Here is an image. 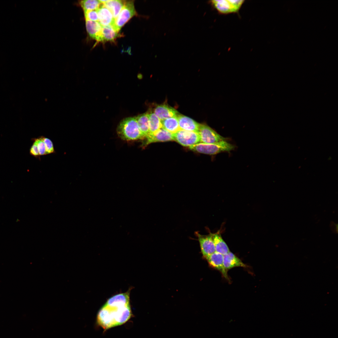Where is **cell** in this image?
Masks as SVG:
<instances>
[{
    "instance_id": "6da1fadb",
    "label": "cell",
    "mask_w": 338,
    "mask_h": 338,
    "mask_svg": "<svg viewBox=\"0 0 338 338\" xmlns=\"http://www.w3.org/2000/svg\"><path fill=\"white\" fill-rule=\"evenodd\" d=\"M131 315L128 291L109 299L98 311L97 320L100 326L107 329L125 323Z\"/></svg>"
},
{
    "instance_id": "7a4b0ae2",
    "label": "cell",
    "mask_w": 338,
    "mask_h": 338,
    "mask_svg": "<svg viewBox=\"0 0 338 338\" xmlns=\"http://www.w3.org/2000/svg\"><path fill=\"white\" fill-rule=\"evenodd\" d=\"M119 137L125 141L144 139L136 117H128L123 120L117 129Z\"/></svg>"
},
{
    "instance_id": "3957f363",
    "label": "cell",
    "mask_w": 338,
    "mask_h": 338,
    "mask_svg": "<svg viewBox=\"0 0 338 338\" xmlns=\"http://www.w3.org/2000/svg\"><path fill=\"white\" fill-rule=\"evenodd\" d=\"M191 150L198 153L214 155L223 152H229L234 150L235 146L226 140L215 143H199L189 147Z\"/></svg>"
},
{
    "instance_id": "277c9868",
    "label": "cell",
    "mask_w": 338,
    "mask_h": 338,
    "mask_svg": "<svg viewBox=\"0 0 338 338\" xmlns=\"http://www.w3.org/2000/svg\"><path fill=\"white\" fill-rule=\"evenodd\" d=\"M245 2L243 0H217L210 1L213 7L221 14L238 13Z\"/></svg>"
},
{
    "instance_id": "5b68a950",
    "label": "cell",
    "mask_w": 338,
    "mask_h": 338,
    "mask_svg": "<svg viewBox=\"0 0 338 338\" xmlns=\"http://www.w3.org/2000/svg\"><path fill=\"white\" fill-rule=\"evenodd\" d=\"M136 14L134 1L125 0L123 8L115 19L113 25L116 29L120 31L121 28Z\"/></svg>"
},
{
    "instance_id": "8992f818",
    "label": "cell",
    "mask_w": 338,
    "mask_h": 338,
    "mask_svg": "<svg viewBox=\"0 0 338 338\" xmlns=\"http://www.w3.org/2000/svg\"><path fill=\"white\" fill-rule=\"evenodd\" d=\"M172 134L173 140L184 146L189 147L200 142L197 132L180 130Z\"/></svg>"
},
{
    "instance_id": "52a82bcc",
    "label": "cell",
    "mask_w": 338,
    "mask_h": 338,
    "mask_svg": "<svg viewBox=\"0 0 338 338\" xmlns=\"http://www.w3.org/2000/svg\"><path fill=\"white\" fill-rule=\"evenodd\" d=\"M198 133L200 137V143H215L226 140V138L205 124H200Z\"/></svg>"
},
{
    "instance_id": "ba28073f",
    "label": "cell",
    "mask_w": 338,
    "mask_h": 338,
    "mask_svg": "<svg viewBox=\"0 0 338 338\" xmlns=\"http://www.w3.org/2000/svg\"><path fill=\"white\" fill-rule=\"evenodd\" d=\"M200 245L201 252L205 258L216 252L212 234L202 235L196 233Z\"/></svg>"
},
{
    "instance_id": "9c48e42d",
    "label": "cell",
    "mask_w": 338,
    "mask_h": 338,
    "mask_svg": "<svg viewBox=\"0 0 338 338\" xmlns=\"http://www.w3.org/2000/svg\"><path fill=\"white\" fill-rule=\"evenodd\" d=\"M144 139L142 146L145 147L152 143L173 141L172 133L161 128L153 134L148 135Z\"/></svg>"
},
{
    "instance_id": "30bf717a",
    "label": "cell",
    "mask_w": 338,
    "mask_h": 338,
    "mask_svg": "<svg viewBox=\"0 0 338 338\" xmlns=\"http://www.w3.org/2000/svg\"><path fill=\"white\" fill-rule=\"evenodd\" d=\"M210 265L213 268L219 271L223 277L228 280L227 270L224 268L223 258V255L215 252L206 258Z\"/></svg>"
},
{
    "instance_id": "8fae6325",
    "label": "cell",
    "mask_w": 338,
    "mask_h": 338,
    "mask_svg": "<svg viewBox=\"0 0 338 338\" xmlns=\"http://www.w3.org/2000/svg\"><path fill=\"white\" fill-rule=\"evenodd\" d=\"M177 118L180 130L198 133L200 124L182 115H178Z\"/></svg>"
},
{
    "instance_id": "7c38bea8",
    "label": "cell",
    "mask_w": 338,
    "mask_h": 338,
    "mask_svg": "<svg viewBox=\"0 0 338 338\" xmlns=\"http://www.w3.org/2000/svg\"><path fill=\"white\" fill-rule=\"evenodd\" d=\"M113 24L102 26L99 42L104 43L107 41L113 42L118 37L120 36Z\"/></svg>"
},
{
    "instance_id": "4fadbf2b",
    "label": "cell",
    "mask_w": 338,
    "mask_h": 338,
    "mask_svg": "<svg viewBox=\"0 0 338 338\" xmlns=\"http://www.w3.org/2000/svg\"><path fill=\"white\" fill-rule=\"evenodd\" d=\"M97 10L98 22L102 26L114 24L115 18L111 12L103 4L101 3Z\"/></svg>"
},
{
    "instance_id": "5bb4252c",
    "label": "cell",
    "mask_w": 338,
    "mask_h": 338,
    "mask_svg": "<svg viewBox=\"0 0 338 338\" xmlns=\"http://www.w3.org/2000/svg\"><path fill=\"white\" fill-rule=\"evenodd\" d=\"M154 113L161 121L169 117L177 116L178 115V113L176 110L166 104L157 106L154 109Z\"/></svg>"
},
{
    "instance_id": "9a60e30c",
    "label": "cell",
    "mask_w": 338,
    "mask_h": 338,
    "mask_svg": "<svg viewBox=\"0 0 338 338\" xmlns=\"http://www.w3.org/2000/svg\"><path fill=\"white\" fill-rule=\"evenodd\" d=\"M223 262L224 268L227 271L235 267L245 268L247 266L240 259L230 251L223 255Z\"/></svg>"
},
{
    "instance_id": "2e32d148",
    "label": "cell",
    "mask_w": 338,
    "mask_h": 338,
    "mask_svg": "<svg viewBox=\"0 0 338 338\" xmlns=\"http://www.w3.org/2000/svg\"><path fill=\"white\" fill-rule=\"evenodd\" d=\"M87 32L90 37L99 42L102 26L98 21L85 20Z\"/></svg>"
},
{
    "instance_id": "e0dca14e",
    "label": "cell",
    "mask_w": 338,
    "mask_h": 338,
    "mask_svg": "<svg viewBox=\"0 0 338 338\" xmlns=\"http://www.w3.org/2000/svg\"><path fill=\"white\" fill-rule=\"evenodd\" d=\"M125 0H108L103 4L111 13L115 19L123 8Z\"/></svg>"
},
{
    "instance_id": "ac0fdd59",
    "label": "cell",
    "mask_w": 338,
    "mask_h": 338,
    "mask_svg": "<svg viewBox=\"0 0 338 338\" xmlns=\"http://www.w3.org/2000/svg\"><path fill=\"white\" fill-rule=\"evenodd\" d=\"M216 252L224 255L230 252L229 248L219 233L212 234Z\"/></svg>"
},
{
    "instance_id": "d6986e66",
    "label": "cell",
    "mask_w": 338,
    "mask_h": 338,
    "mask_svg": "<svg viewBox=\"0 0 338 338\" xmlns=\"http://www.w3.org/2000/svg\"><path fill=\"white\" fill-rule=\"evenodd\" d=\"M136 118L144 139L149 133L148 113L140 115Z\"/></svg>"
},
{
    "instance_id": "ffe728a7",
    "label": "cell",
    "mask_w": 338,
    "mask_h": 338,
    "mask_svg": "<svg viewBox=\"0 0 338 338\" xmlns=\"http://www.w3.org/2000/svg\"><path fill=\"white\" fill-rule=\"evenodd\" d=\"M161 121L162 128L173 134L180 130L177 116L169 117Z\"/></svg>"
},
{
    "instance_id": "44dd1931",
    "label": "cell",
    "mask_w": 338,
    "mask_h": 338,
    "mask_svg": "<svg viewBox=\"0 0 338 338\" xmlns=\"http://www.w3.org/2000/svg\"><path fill=\"white\" fill-rule=\"evenodd\" d=\"M149 133L153 134L162 128L161 120L154 112L148 113Z\"/></svg>"
},
{
    "instance_id": "7402d4cb",
    "label": "cell",
    "mask_w": 338,
    "mask_h": 338,
    "mask_svg": "<svg viewBox=\"0 0 338 338\" xmlns=\"http://www.w3.org/2000/svg\"><path fill=\"white\" fill-rule=\"evenodd\" d=\"M80 3L84 11L96 10L101 4L97 0H84L81 1Z\"/></svg>"
},
{
    "instance_id": "603a6c76",
    "label": "cell",
    "mask_w": 338,
    "mask_h": 338,
    "mask_svg": "<svg viewBox=\"0 0 338 338\" xmlns=\"http://www.w3.org/2000/svg\"><path fill=\"white\" fill-rule=\"evenodd\" d=\"M41 137L45 145L46 155L55 153L52 141L48 138L43 136Z\"/></svg>"
},
{
    "instance_id": "cb8c5ba5",
    "label": "cell",
    "mask_w": 338,
    "mask_h": 338,
    "mask_svg": "<svg viewBox=\"0 0 338 338\" xmlns=\"http://www.w3.org/2000/svg\"><path fill=\"white\" fill-rule=\"evenodd\" d=\"M34 140L37 145L40 156L46 155L45 145L41 136L34 139Z\"/></svg>"
},
{
    "instance_id": "d4e9b609",
    "label": "cell",
    "mask_w": 338,
    "mask_h": 338,
    "mask_svg": "<svg viewBox=\"0 0 338 338\" xmlns=\"http://www.w3.org/2000/svg\"><path fill=\"white\" fill-rule=\"evenodd\" d=\"M85 20L93 21H98V15L97 10L84 11Z\"/></svg>"
},
{
    "instance_id": "484cf974",
    "label": "cell",
    "mask_w": 338,
    "mask_h": 338,
    "mask_svg": "<svg viewBox=\"0 0 338 338\" xmlns=\"http://www.w3.org/2000/svg\"><path fill=\"white\" fill-rule=\"evenodd\" d=\"M30 153L31 155L36 158H39V159H40V156L39 154L37 145L35 141H34V142L30 148Z\"/></svg>"
}]
</instances>
